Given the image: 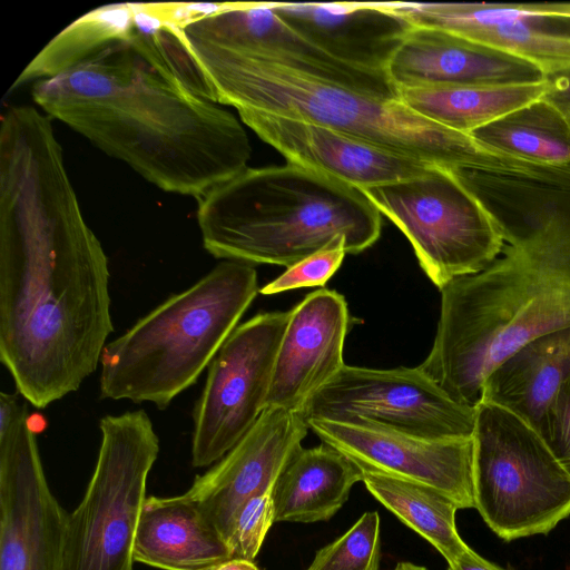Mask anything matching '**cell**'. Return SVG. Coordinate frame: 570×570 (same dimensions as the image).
I'll return each instance as SVG.
<instances>
[{
    "label": "cell",
    "mask_w": 570,
    "mask_h": 570,
    "mask_svg": "<svg viewBox=\"0 0 570 570\" xmlns=\"http://www.w3.org/2000/svg\"><path fill=\"white\" fill-rule=\"evenodd\" d=\"M107 255L82 215L51 118L0 122V361L37 409L76 392L114 332Z\"/></svg>",
    "instance_id": "obj_1"
},
{
    "label": "cell",
    "mask_w": 570,
    "mask_h": 570,
    "mask_svg": "<svg viewBox=\"0 0 570 570\" xmlns=\"http://www.w3.org/2000/svg\"><path fill=\"white\" fill-rule=\"evenodd\" d=\"M31 95L48 117L167 193L198 199L250 158L238 118L171 81L125 42L35 82Z\"/></svg>",
    "instance_id": "obj_2"
},
{
    "label": "cell",
    "mask_w": 570,
    "mask_h": 570,
    "mask_svg": "<svg viewBox=\"0 0 570 570\" xmlns=\"http://www.w3.org/2000/svg\"><path fill=\"white\" fill-rule=\"evenodd\" d=\"M502 256L444 285L433 346L419 365L475 409L487 376L531 340L570 327V187H548L497 220Z\"/></svg>",
    "instance_id": "obj_3"
},
{
    "label": "cell",
    "mask_w": 570,
    "mask_h": 570,
    "mask_svg": "<svg viewBox=\"0 0 570 570\" xmlns=\"http://www.w3.org/2000/svg\"><path fill=\"white\" fill-rule=\"evenodd\" d=\"M178 37L197 67L206 99L331 128L386 150L453 170L533 175L537 165L489 148L387 98L345 86L225 36L205 16Z\"/></svg>",
    "instance_id": "obj_4"
},
{
    "label": "cell",
    "mask_w": 570,
    "mask_h": 570,
    "mask_svg": "<svg viewBox=\"0 0 570 570\" xmlns=\"http://www.w3.org/2000/svg\"><path fill=\"white\" fill-rule=\"evenodd\" d=\"M204 248L215 258L286 268L338 237L371 247L382 215L358 189L293 163L246 167L198 198Z\"/></svg>",
    "instance_id": "obj_5"
},
{
    "label": "cell",
    "mask_w": 570,
    "mask_h": 570,
    "mask_svg": "<svg viewBox=\"0 0 570 570\" xmlns=\"http://www.w3.org/2000/svg\"><path fill=\"white\" fill-rule=\"evenodd\" d=\"M258 291L254 265L223 261L167 297L105 346L100 397L166 409L208 367Z\"/></svg>",
    "instance_id": "obj_6"
},
{
    "label": "cell",
    "mask_w": 570,
    "mask_h": 570,
    "mask_svg": "<svg viewBox=\"0 0 570 570\" xmlns=\"http://www.w3.org/2000/svg\"><path fill=\"white\" fill-rule=\"evenodd\" d=\"M473 440L475 509L501 539L547 534L570 515V475L531 425L482 402Z\"/></svg>",
    "instance_id": "obj_7"
},
{
    "label": "cell",
    "mask_w": 570,
    "mask_h": 570,
    "mask_svg": "<svg viewBox=\"0 0 570 570\" xmlns=\"http://www.w3.org/2000/svg\"><path fill=\"white\" fill-rule=\"evenodd\" d=\"M101 443L80 504L67 515L62 570H134V543L159 439L142 409L100 419Z\"/></svg>",
    "instance_id": "obj_8"
},
{
    "label": "cell",
    "mask_w": 570,
    "mask_h": 570,
    "mask_svg": "<svg viewBox=\"0 0 570 570\" xmlns=\"http://www.w3.org/2000/svg\"><path fill=\"white\" fill-rule=\"evenodd\" d=\"M361 191L405 235L439 289L482 272L503 250L498 223L453 169L434 166L423 175Z\"/></svg>",
    "instance_id": "obj_9"
},
{
    "label": "cell",
    "mask_w": 570,
    "mask_h": 570,
    "mask_svg": "<svg viewBox=\"0 0 570 570\" xmlns=\"http://www.w3.org/2000/svg\"><path fill=\"white\" fill-rule=\"evenodd\" d=\"M288 312L259 313L237 325L208 365L193 410L191 464L219 461L265 409Z\"/></svg>",
    "instance_id": "obj_10"
},
{
    "label": "cell",
    "mask_w": 570,
    "mask_h": 570,
    "mask_svg": "<svg viewBox=\"0 0 570 570\" xmlns=\"http://www.w3.org/2000/svg\"><path fill=\"white\" fill-rule=\"evenodd\" d=\"M67 513L51 492L27 404L0 393V570H62Z\"/></svg>",
    "instance_id": "obj_11"
},
{
    "label": "cell",
    "mask_w": 570,
    "mask_h": 570,
    "mask_svg": "<svg viewBox=\"0 0 570 570\" xmlns=\"http://www.w3.org/2000/svg\"><path fill=\"white\" fill-rule=\"evenodd\" d=\"M308 419L366 420L428 439L473 438L475 409L451 399L419 366L344 365L311 400Z\"/></svg>",
    "instance_id": "obj_12"
},
{
    "label": "cell",
    "mask_w": 570,
    "mask_h": 570,
    "mask_svg": "<svg viewBox=\"0 0 570 570\" xmlns=\"http://www.w3.org/2000/svg\"><path fill=\"white\" fill-rule=\"evenodd\" d=\"M309 430L354 461L377 472L431 487L459 509L475 508L474 440L428 439L366 420H306Z\"/></svg>",
    "instance_id": "obj_13"
},
{
    "label": "cell",
    "mask_w": 570,
    "mask_h": 570,
    "mask_svg": "<svg viewBox=\"0 0 570 570\" xmlns=\"http://www.w3.org/2000/svg\"><path fill=\"white\" fill-rule=\"evenodd\" d=\"M411 26L445 30L537 66L546 76L570 69V16L532 3L380 2Z\"/></svg>",
    "instance_id": "obj_14"
},
{
    "label": "cell",
    "mask_w": 570,
    "mask_h": 570,
    "mask_svg": "<svg viewBox=\"0 0 570 570\" xmlns=\"http://www.w3.org/2000/svg\"><path fill=\"white\" fill-rule=\"evenodd\" d=\"M308 430L304 414L265 407L238 443L184 494L227 541L238 510L254 495L274 488Z\"/></svg>",
    "instance_id": "obj_15"
},
{
    "label": "cell",
    "mask_w": 570,
    "mask_h": 570,
    "mask_svg": "<svg viewBox=\"0 0 570 570\" xmlns=\"http://www.w3.org/2000/svg\"><path fill=\"white\" fill-rule=\"evenodd\" d=\"M350 324L346 301L336 291L308 293L289 311L265 407L302 413L345 365Z\"/></svg>",
    "instance_id": "obj_16"
},
{
    "label": "cell",
    "mask_w": 570,
    "mask_h": 570,
    "mask_svg": "<svg viewBox=\"0 0 570 570\" xmlns=\"http://www.w3.org/2000/svg\"><path fill=\"white\" fill-rule=\"evenodd\" d=\"M238 116L287 163L330 175L360 190L410 179L436 166L320 125L255 111H240Z\"/></svg>",
    "instance_id": "obj_17"
},
{
    "label": "cell",
    "mask_w": 570,
    "mask_h": 570,
    "mask_svg": "<svg viewBox=\"0 0 570 570\" xmlns=\"http://www.w3.org/2000/svg\"><path fill=\"white\" fill-rule=\"evenodd\" d=\"M386 72L399 87L504 86L540 82L533 63L455 33L412 26L392 55Z\"/></svg>",
    "instance_id": "obj_18"
},
{
    "label": "cell",
    "mask_w": 570,
    "mask_h": 570,
    "mask_svg": "<svg viewBox=\"0 0 570 570\" xmlns=\"http://www.w3.org/2000/svg\"><path fill=\"white\" fill-rule=\"evenodd\" d=\"M269 4L282 20L334 57L384 72L412 27L379 2Z\"/></svg>",
    "instance_id": "obj_19"
},
{
    "label": "cell",
    "mask_w": 570,
    "mask_h": 570,
    "mask_svg": "<svg viewBox=\"0 0 570 570\" xmlns=\"http://www.w3.org/2000/svg\"><path fill=\"white\" fill-rule=\"evenodd\" d=\"M208 23L219 32L292 62L311 73L387 98H397V89L384 71L345 62L307 39L282 20L269 2H228L206 13Z\"/></svg>",
    "instance_id": "obj_20"
},
{
    "label": "cell",
    "mask_w": 570,
    "mask_h": 570,
    "mask_svg": "<svg viewBox=\"0 0 570 570\" xmlns=\"http://www.w3.org/2000/svg\"><path fill=\"white\" fill-rule=\"evenodd\" d=\"M228 559L227 541L193 500L185 494L146 499L135 562L163 570H205Z\"/></svg>",
    "instance_id": "obj_21"
},
{
    "label": "cell",
    "mask_w": 570,
    "mask_h": 570,
    "mask_svg": "<svg viewBox=\"0 0 570 570\" xmlns=\"http://www.w3.org/2000/svg\"><path fill=\"white\" fill-rule=\"evenodd\" d=\"M570 376V327L535 337L487 376L481 402L498 405L537 432L542 416Z\"/></svg>",
    "instance_id": "obj_22"
},
{
    "label": "cell",
    "mask_w": 570,
    "mask_h": 570,
    "mask_svg": "<svg viewBox=\"0 0 570 570\" xmlns=\"http://www.w3.org/2000/svg\"><path fill=\"white\" fill-rule=\"evenodd\" d=\"M363 471L350 458L321 443L301 446L273 488L275 522L313 523L331 519L348 499Z\"/></svg>",
    "instance_id": "obj_23"
},
{
    "label": "cell",
    "mask_w": 570,
    "mask_h": 570,
    "mask_svg": "<svg viewBox=\"0 0 570 570\" xmlns=\"http://www.w3.org/2000/svg\"><path fill=\"white\" fill-rule=\"evenodd\" d=\"M548 81L504 86L399 87L397 98L420 116L470 135L546 96Z\"/></svg>",
    "instance_id": "obj_24"
},
{
    "label": "cell",
    "mask_w": 570,
    "mask_h": 570,
    "mask_svg": "<svg viewBox=\"0 0 570 570\" xmlns=\"http://www.w3.org/2000/svg\"><path fill=\"white\" fill-rule=\"evenodd\" d=\"M137 10L138 3L109 4L76 19L28 63L11 89L63 73L111 45L129 43L136 32Z\"/></svg>",
    "instance_id": "obj_25"
},
{
    "label": "cell",
    "mask_w": 570,
    "mask_h": 570,
    "mask_svg": "<svg viewBox=\"0 0 570 570\" xmlns=\"http://www.w3.org/2000/svg\"><path fill=\"white\" fill-rule=\"evenodd\" d=\"M480 144L530 163L570 165V120L544 97L470 134Z\"/></svg>",
    "instance_id": "obj_26"
},
{
    "label": "cell",
    "mask_w": 570,
    "mask_h": 570,
    "mask_svg": "<svg viewBox=\"0 0 570 570\" xmlns=\"http://www.w3.org/2000/svg\"><path fill=\"white\" fill-rule=\"evenodd\" d=\"M368 492L404 524L453 563L469 548L455 525L459 507L440 491L417 482L363 471Z\"/></svg>",
    "instance_id": "obj_27"
},
{
    "label": "cell",
    "mask_w": 570,
    "mask_h": 570,
    "mask_svg": "<svg viewBox=\"0 0 570 570\" xmlns=\"http://www.w3.org/2000/svg\"><path fill=\"white\" fill-rule=\"evenodd\" d=\"M380 517L367 511L340 538L320 549L306 570H379Z\"/></svg>",
    "instance_id": "obj_28"
},
{
    "label": "cell",
    "mask_w": 570,
    "mask_h": 570,
    "mask_svg": "<svg viewBox=\"0 0 570 570\" xmlns=\"http://www.w3.org/2000/svg\"><path fill=\"white\" fill-rule=\"evenodd\" d=\"M274 522L273 489L247 500L236 513L227 539L230 558L254 561Z\"/></svg>",
    "instance_id": "obj_29"
},
{
    "label": "cell",
    "mask_w": 570,
    "mask_h": 570,
    "mask_svg": "<svg viewBox=\"0 0 570 570\" xmlns=\"http://www.w3.org/2000/svg\"><path fill=\"white\" fill-rule=\"evenodd\" d=\"M346 240L338 237L326 247L289 266L274 281L259 289L264 295H273L302 287L324 286L343 263Z\"/></svg>",
    "instance_id": "obj_30"
},
{
    "label": "cell",
    "mask_w": 570,
    "mask_h": 570,
    "mask_svg": "<svg viewBox=\"0 0 570 570\" xmlns=\"http://www.w3.org/2000/svg\"><path fill=\"white\" fill-rule=\"evenodd\" d=\"M538 433L570 475V376L548 405Z\"/></svg>",
    "instance_id": "obj_31"
},
{
    "label": "cell",
    "mask_w": 570,
    "mask_h": 570,
    "mask_svg": "<svg viewBox=\"0 0 570 570\" xmlns=\"http://www.w3.org/2000/svg\"><path fill=\"white\" fill-rule=\"evenodd\" d=\"M547 100L557 106L567 117H570V69L547 75Z\"/></svg>",
    "instance_id": "obj_32"
},
{
    "label": "cell",
    "mask_w": 570,
    "mask_h": 570,
    "mask_svg": "<svg viewBox=\"0 0 570 570\" xmlns=\"http://www.w3.org/2000/svg\"><path fill=\"white\" fill-rule=\"evenodd\" d=\"M448 570H505L485 560L468 548L458 560L449 564Z\"/></svg>",
    "instance_id": "obj_33"
},
{
    "label": "cell",
    "mask_w": 570,
    "mask_h": 570,
    "mask_svg": "<svg viewBox=\"0 0 570 570\" xmlns=\"http://www.w3.org/2000/svg\"><path fill=\"white\" fill-rule=\"evenodd\" d=\"M205 570H259L254 561L230 558Z\"/></svg>",
    "instance_id": "obj_34"
},
{
    "label": "cell",
    "mask_w": 570,
    "mask_h": 570,
    "mask_svg": "<svg viewBox=\"0 0 570 570\" xmlns=\"http://www.w3.org/2000/svg\"><path fill=\"white\" fill-rule=\"evenodd\" d=\"M393 570H428V568L413 562L403 561L399 562Z\"/></svg>",
    "instance_id": "obj_35"
},
{
    "label": "cell",
    "mask_w": 570,
    "mask_h": 570,
    "mask_svg": "<svg viewBox=\"0 0 570 570\" xmlns=\"http://www.w3.org/2000/svg\"><path fill=\"white\" fill-rule=\"evenodd\" d=\"M568 118H569V120H570V117H568Z\"/></svg>",
    "instance_id": "obj_36"
}]
</instances>
